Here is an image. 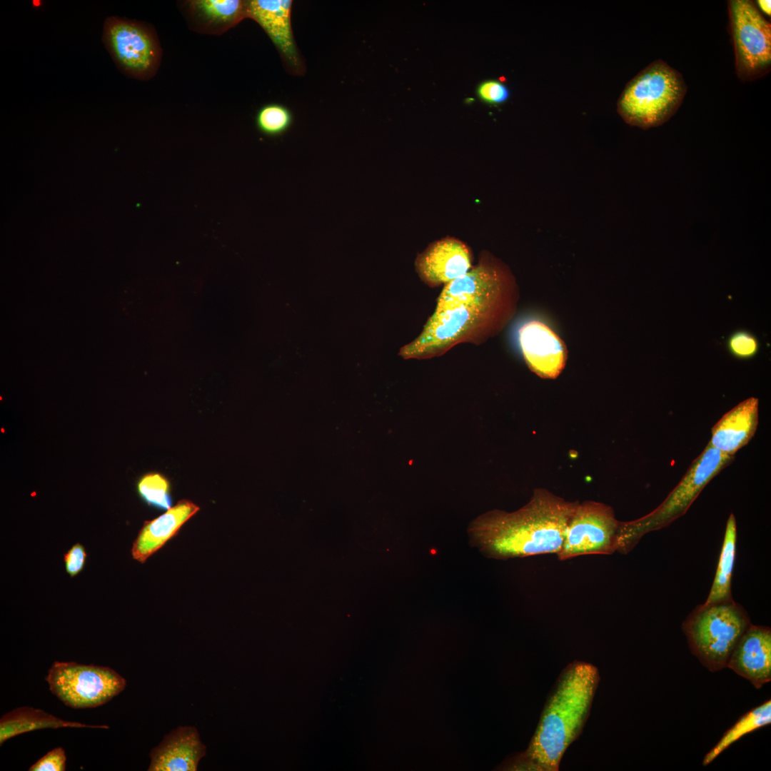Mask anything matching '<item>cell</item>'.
<instances>
[{"mask_svg": "<svg viewBox=\"0 0 771 771\" xmlns=\"http://www.w3.org/2000/svg\"><path fill=\"white\" fill-rule=\"evenodd\" d=\"M751 624L745 610L733 600L702 604L682 623L690 649L711 672L727 667L737 641Z\"/></svg>", "mask_w": 771, "mask_h": 771, "instance_id": "obj_6", "label": "cell"}, {"mask_svg": "<svg viewBox=\"0 0 771 771\" xmlns=\"http://www.w3.org/2000/svg\"><path fill=\"white\" fill-rule=\"evenodd\" d=\"M187 5L193 23L209 34H222L247 18V1L194 0Z\"/></svg>", "mask_w": 771, "mask_h": 771, "instance_id": "obj_18", "label": "cell"}, {"mask_svg": "<svg viewBox=\"0 0 771 771\" xmlns=\"http://www.w3.org/2000/svg\"><path fill=\"white\" fill-rule=\"evenodd\" d=\"M727 347L734 357L739 359H749L757 353L759 342L751 333L747 331H737L729 337Z\"/></svg>", "mask_w": 771, "mask_h": 771, "instance_id": "obj_24", "label": "cell"}, {"mask_svg": "<svg viewBox=\"0 0 771 771\" xmlns=\"http://www.w3.org/2000/svg\"><path fill=\"white\" fill-rule=\"evenodd\" d=\"M41 4H42V2H41V1H39V0H36V1H33V5H34V7H36H36H37V8H38V7H39V5H41Z\"/></svg>", "mask_w": 771, "mask_h": 771, "instance_id": "obj_29", "label": "cell"}, {"mask_svg": "<svg viewBox=\"0 0 771 771\" xmlns=\"http://www.w3.org/2000/svg\"><path fill=\"white\" fill-rule=\"evenodd\" d=\"M293 116L290 109L279 104L262 106L256 118L258 131L268 136H278L286 133L292 126Z\"/></svg>", "mask_w": 771, "mask_h": 771, "instance_id": "obj_22", "label": "cell"}, {"mask_svg": "<svg viewBox=\"0 0 771 771\" xmlns=\"http://www.w3.org/2000/svg\"><path fill=\"white\" fill-rule=\"evenodd\" d=\"M199 510L188 500H179L158 518L146 521L133 542V559L144 563L147 558L176 535L183 525Z\"/></svg>", "mask_w": 771, "mask_h": 771, "instance_id": "obj_17", "label": "cell"}, {"mask_svg": "<svg viewBox=\"0 0 771 771\" xmlns=\"http://www.w3.org/2000/svg\"><path fill=\"white\" fill-rule=\"evenodd\" d=\"M138 492L149 505L161 510H168L172 505L170 483L160 473H150L139 480Z\"/></svg>", "mask_w": 771, "mask_h": 771, "instance_id": "obj_23", "label": "cell"}, {"mask_svg": "<svg viewBox=\"0 0 771 771\" xmlns=\"http://www.w3.org/2000/svg\"><path fill=\"white\" fill-rule=\"evenodd\" d=\"M473 253L463 241L446 236L430 243L416 256L414 266L420 279L431 288L445 286L473 267Z\"/></svg>", "mask_w": 771, "mask_h": 771, "instance_id": "obj_11", "label": "cell"}, {"mask_svg": "<svg viewBox=\"0 0 771 771\" xmlns=\"http://www.w3.org/2000/svg\"><path fill=\"white\" fill-rule=\"evenodd\" d=\"M578 503L535 489L521 508L511 513L490 510L471 521L469 544L484 556L497 560L557 555Z\"/></svg>", "mask_w": 771, "mask_h": 771, "instance_id": "obj_2", "label": "cell"}, {"mask_svg": "<svg viewBox=\"0 0 771 771\" xmlns=\"http://www.w3.org/2000/svg\"><path fill=\"white\" fill-rule=\"evenodd\" d=\"M600 681L598 668L575 660L560 675L527 750L515 768L557 771L568 747L580 734Z\"/></svg>", "mask_w": 771, "mask_h": 771, "instance_id": "obj_3", "label": "cell"}, {"mask_svg": "<svg viewBox=\"0 0 771 771\" xmlns=\"http://www.w3.org/2000/svg\"><path fill=\"white\" fill-rule=\"evenodd\" d=\"M734 459L709 443L694 460L677 485L648 514L634 520L620 521L618 550L627 554L645 534L667 527L682 516L702 489Z\"/></svg>", "mask_w": 771, "mask_h": 771, "instance_id": "obj_4", "label": "cell"}, {"mask_svg": "<svg viewBox=\"0 0 771 771\" xmlns=\"http://www.w3.org/2000/svg\"><path fill=\"white\" fill-rule=\"evenodd\" d=\"M757 689L771 680V630L750 624L735 645L727 667Z\"/></svg>", "mask_w": 771, "mask_h": 771, "instance_id": "obj_14", "label": "cell"}, {"mask_svg": "<svg viewBox=\"0 0 771 771\" xmlns=\"http://www.w3.org/2000/svg\"><path fill=\"white\" fill-rule=\"evenodd\" d=\"M196 727L182 726L172 730L150 753L148 771H196L206 755Z\"/></svg>", "mask_w": 771, "mask_h": 771, "instance_id": "obj_15", "label": "cell"}, {"mask_svg": "<svg viewBox=\"0 0 771 771\" xmlns=\"http://www.w3.org/2000/svg\"><path fill=\"white\" fill-rule=\"evenodd\" d=\"M771 722V700H767L742 716L729 728L718 742L705 755L702 765H707L721 752L742 736Z\"/></svg>", "mask_w": 771, "mask_h": 771, "instance_id": "obj_21", "label": "cell"}, {"mask_svg": "<svg viewBox=\"0 0 771 771\" xmlns=\"http://www.w3.org/2000/svg\"><path fill=\"white\" fill-rule=\"evenodd\" d=\"M760 9L766 14L770 16V0H759L757 1Z\"/></svg>", "mask_w": 771, "mask_h": 771, "instance_id": "obj_28", "label": "cell"}, {"mask_svg": "<svg viewBox=\"0 0 771 771\" xmlns=\"http://www.w3.org/2000/svg\"><path fill=\"white\" fill-rule=\"evenodd\" d=\"M45 679L52 694L75 709L102 705L126 686V680L109 667L75 662H54Z\"/></svg>", "mask_w": 771, "mask_h": 771, "instance_id": "obj_7", "label": "cell"}, {"mask_svg": "<svg viewBox=\"0 0 771 771\" xmlns=\"http://www.w3.org/2000/svg\"><path fill=\"white\" fill-rule=\"evenodd\" d=\"M86 553L83 545L79 543L75 544L64 555V563L66 572L71 577L79 574L84 568Z\"/></svg>", "mask_w": 771, "mask_h": 771, "instance_id": "obj_27", "label": "cell"}, {"mask_svg": "<svg viewBox=\"0 0 771 771\" xmlns=\"http://www.w3.org/2000/svg\"><path fill=\"white\" fill-rule=\"evenodd\" d=\"M519 298L510 268L483 250L468 273L444 286L433 313L398 355L405 360H425L442 356L459 344L481 345L509 324Z\"/></svg>", "mask_w": 771, "mask_h": 771, "instance_id": "obj_1", "label": "cell"}, {"mask_svg": "<svg viewBox=\"0 0 771 771\" xmlns=\"http://www.w3.org/2000/svg\"><path fill=\"white\" fill-rule=\"evenodd\" d=\"M737 541L735 517L729 516L720 558L710 593L704 604L710 605L732 600L731 579L734 568Z\"/></svg>", "mask_w": 771, "mask_h": 771, "instance_id": "obj_20", "label": "cell"}, {"mask_svg": "<svg viewBox=\"0 0 771 771\" xmlns=\"http://www.w3.org/2000/svg\"><path fill=\"white\" fill-rule=\"evenodd\" d=\"M682 75L661 59L652 61L625 86L617 104L623 119L644 129L667 122L682 102Z\"/></svg>", "mask_w": 771, "mask_h": 771, "instance_id": "obj_5", "label": "cell"}, {"mask_svg": "<svg viewBox=\"0 0 771 771\" xmlns=\"http://www.w3.org/2000/svg\"><path fill=\"white\" fill-rule=\"evenodd\" d=\"M291 0L247 1V18L256 21L271 39L288 70L301 74L304 64L291 26Z\"/></svg>", "mask_w": 771, "mask_h": 771, "instance_id": "obj_13", "label": "cell"}, {"mask_svg": "<svg viewBox=\"0 0 771 771\" xmlns=\"http://www.w3.org/2000/svg\"><path fill=\"white\" fill-rule=\"evenodd\" d=\"M89 727L108 729L107 725H92L62 720L44 710L29 706L17 707L0 719V744L19 735L41 729Z\"/></svg>", "mask_w": 771, "mask_h": 771, "instance_id": "obj_19", "label": "cell"}, {"mask_svg": "<svg viewBox=\"0 0 771 771\" xmlns=\"http://www.w3.org/2000/svg\"><path fill=\"white\" fill-rule=\"evenodd\" d=\"M66 756L61 747H57L42 756L34 765L29 771H64L66 770Z\"/></svg>", "mask_w": 771, "mask_h": 771, "instance_id": "obj_26", "label": "cell"}, {"mask_svg": "<svg viewBox=\"0 0 771 771\" xmlns=\"http://www.w3.org/2000/svg\"><path fill=\"white\" fill-rule=\"evenodd\" d=\"M479 98L492 105L500 104L508 100L510 92L501 82L488 80L481 83L477 90Z\"/></svg>", "mask_w": 771, "mask_h": 771, "instance_id": "obj_25", "label": "cell"}, {"mask_svg": "<svg viewBox=\"0 0 771 771\" xmlns=\"http://www.w3.org/2000/svg\"><path fill=\"white\" fill-rule=\"evenodd\" d=\"M518 342L525 363L542 378L555 379L568 360L567 346L546 323L538 320L524 323L518 329Z\"/></svg>", "mask_w": 771, "mask_h": 771, "instance_id": "obj_12", "label": "cell"}, {"mask_svg": "<svg viewBox=\"0 0 771 771\" xmlns=\"http://www.w3.org/2000/svg\"><path fill=\"white\" fill-rule=\"evenodd\" d=\"M620 523L610 505L592 500L578 503L556 555L560 560H565L581 555L614 553L618 550Z\"/></svg>", "mask_w": 771, "mask_h": 771, "instance_id": "obj_10", "label": "cell"}, {"mask_svg": "<svg viewBox=\"0 0 771 771\" xmlns=\"http://www.w3.org/2000/svg\"><path fill=\"white\" fill-rule=\"evenodd\" d=\"M731 34L738 77L753 81L771 67V25L752 1L728 2Z\"/></svg>", "mask_w": 771, "mask_h": 771, "instance_id": "obj_8", "label": "cell"}, {"mask_svg": "<svg viewBox=\"0 0 771 771\" xmlns=\"http://www.w3.org/2000/svg\"><path fill=\"white\" fill-rule=\"evenodd\" d=\"M757 398L751 397L732 408L713 425L709 444L734 456L755 435L758 424Z\"/></svg>", "mask_w": 771, "mask_h": 771, "instance_id": "obj_16", "label": "cell"}, {"mask_svg": "<svg viewBox=\"0 0 771 771\" xmlns=\"http://www.w3.org/2000/svg\"><path fill=\"white\" fill-rule=\"evenodd\" d=\"M102 41L116 66L128 76L146 80L156 74L161 51L154 31L148 26L109 16L104 21Z\"/></svg>", "mask_w": 771, "mask_h": 771, "instance_id": "obj_9", "label": "cell"}]
</instances>
